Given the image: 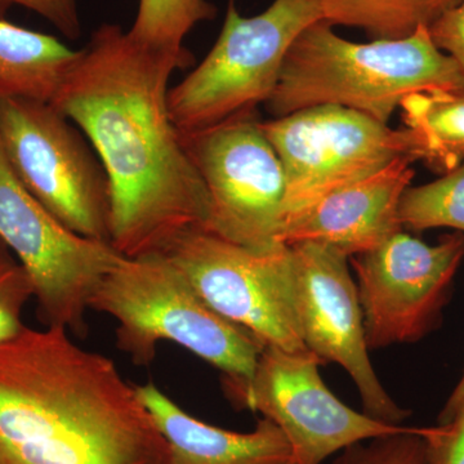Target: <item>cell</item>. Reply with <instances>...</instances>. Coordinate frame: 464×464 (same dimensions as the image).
I'll return each mask as SVG.
<instances>
[{"instance_id": "7402d4cb", "label": "cell", "mask_w": 464, "mask_h": 464, "mask_svg": "<svg viewBox=\"0 0 464 464\" xmlns=\"http://www.w3.org/2000/svg\"><path fill=\"white\" fill-rule=\"evenodd\" d=\"M32 298L34 286L29 274L0 240V343L26 328L23 314Z\"/></svg>"}, {"instance_id": "8fae6325", "label": "cell", "mask_w": 464, "mask_h": 464, "mask_svg": "<svg viewBox=\"0 0 464 464\" xmlns=\"http://www.w3.org/2000/svg\"><path fill=\"white\" fill-rule=\"evenodd\" d=\"M322 362L308 350L265 347L252 380L228 398L282 430L292 464H322L357 442L411 429L382 422L335 398L319 373Z\"/></svg>"}, {"instance_id": "603a6c76", "label": "cell", "mask_w": 464, "mask_h": 464, "mask_svg": "<svg viewBox=\"0 0 464 464\" xmlns=\"http://www.w3.org/2000/svg\"><path fill=\"white\" fill-rule=\"evenodd\" d=\"M431 464H464V399L447 406L441 423L423 431Z\"/></svg>"}, {"instance_id": "6da1fadb", "label": "cell", "mask_w": 464, "mask_h": 464, "mask_svg": "<svg viewBox=\"0 0 464 464\" xmlns=\"http://www.w3.org/2000/svg\"><path fill=\"white\" fill-rule=\"evenodd\" d=\"M192 63L190 51L154 50L103 24L52 102L105 168L110 244L123 257L164 253L185 232L206 227L207 188L168 106L170 76Z\"/></svg>"}, {"instance_id": "ba28073f", "label": "cell", "mask_w": 464, "mask_h": 464, "mask_svg": "<svg viewBox=\"0 0 464 464\" xmlns=\"http://www.w3.org/2000/svg\"><path fill=\"white\" fill-rule=\"evenodd\" d=\"M0 240L29 274L39 317L76 335L103 277L123 256L109 243L70 231L27 190L0 140Z\"/></svg>"}, {"instance_id": "7c38bea8", "label": "cell", "mask_w": 464, "mask_h": 464, "mask_svg": "<svg viewBox=\"0 0 464 464\" xmlns=\"http://www.w3.org/2000/svg\"><path fill=\"white\" fill-rule=\"evenodd\" d=\"M293 301L302 340L322 362L342 366L356 384L364 413L391 424L411 415L378 380L366 343L364 319L348 257L313 241L290 244Z\"/></svg>"}, {"instance_id": "9a60e30c", "label": "cell", "mask_w": 464, "mask_h": 464, "mask_svg": "<svg viewBox=\"0 0 464 464\" xmlns=\"http://www.w3.org/2000/svg\"><path fill=\"white\" fill-rule=\"evenodd\" d=\"M170 449V464H289L292 450L276 424L262 418L253 431L219 429L192 417L154 383L136 386Z\"/></svg>"}, {"instance_id": "cb8c5ba5", "label": "cell", "mask_w": 464, "mask_h": 464, "mask_svg": "<svg viewBox=\"0 0 464 464\" xmlns=\"http://www.w3.org/2000/svg\"><path fill=\"white\" fill-rule=\"evenodd\" d=\"M14 7H23L44 18L67 39H78L82 25L76 0H0V18Z\"/></svg>"}, {"instance_id": "3957f363", "label": "cell", "mask_w": 464, "mask_h": 464, "mask_svg": "<svg viewBox=\"0 0 464 464\" xmlns=\"http://www.w3.org/2000/svg\"><path fill=\"white\" fill-rule=\"evenodd\" d=\"M436 90L464 91V78L433 43L430 27L399 41L355 43L317 21L289 48L266 109L282 118L337 105L389 124L406 96Z\"/></svg>"}, {"instance_id": "52a82bcc", "label": "cell", "mask_w": 464, "mask_h": 464, "mask_svg": "<svg viewBox=\"0 0 464 464\" xmlns=\"http://www.w3.org/2000/svg\"><path fill=\"white\" fill-rule=\"evenodd\" d=\"M9 163L43 207L70 231L110 244V186L87 137L50 102L0 100Z\"/></svg>"}, {"instance_id": "5bb4252c", "label": "cell", "mask_w": 464, "mask_h": 464, "mask_svg": "<svg viewBox=\"0 0 464 464\" xmlns=\"http://www.w3.org/2000/svg\"><path fill=\"white\" fill-rule=\"evenodd\" d=\"M413 159L400 158L372 176L333 191L284 235V244L313 241L348 257L401 231L399 207L414 179Z\"/></svg>"}, {"instance_id": "ac0fdd59", "label": "cell", "mask_w": 464, "mask_h": 464, "mask_svg": "<svg viewBox=\"0 0 464 464\" xmlns=\"http://www.w3.org/2000/svg\"><path fill=\"white\" fill-rule=\"evenodd\" d=\"M322 21L362 29L372 41H399L430 27L462 0H315Z\"/></svg>"}, {"instance_id": "4fadbf2b", "label": "cell", "mask_w": 464, "mask_h": 464, "mask_svg": "<svg viewBox=\"0 0 464 464\" xmlns=\"http://www.w3.org/2000/svg\"><path fill=\"white\" fill-rule=\"evenodd\" d=\"M464 256V237L435 246L398 231L350 257L369 350L411 343L431 328Z\"/></svg>"}, {"instance_id": "9c48e42d", "label": "cell", "mask_w": 464, "mask_h": 464, "mask_svg": "<svg viewBox=\"0 0 464 464\" xmlns=\"http://www.w3.org/2000/svg\"><path fill=\"white\" fill-rule=\"evenodd\" d=\"M182 139L209 198L203 230L249 249L283 246L285 173L256 110Z\"/></svg>"}, {"instance_id": "30bf717a", "label": "cell", "mask_w": 464, "mask_h": 464, "mask_svg": "<svg viewBox=\"0 0 464 464\" xmlns=\"http://www.w3.org/2000/svg\"><path fill=\"white\" fill-rule=\"evenodd\" d=\"M219 315L264 347L306 351L293 301L289 246L255 250L203 230L182 234L164 252Z\"/></svg>"}, {"instance_id": "ffe728a7", "label": "cell", "mask_w": 464, "mask_h": 464, "mask_svg": "<svg viewBox=\"0 0 464 464\" xmlns=\"http://www.w3.org/2000/svg\"><path fill=\"white\" fill-rule=\"evenodd\" d=\"M399 221L413 231L447 227L464 232V161L436 181L409 186L400 201Z\"/></svg>"}, {"instance_id": "484cf974", "label": "cell", "mask_w": 464, "mask_h": 464, "mask_svg": "<svg viewBox=\"0 0 464 464\" xmlns=\"http://www.w3.org/2000/svg\"><path fill=\"white\" fill-rule=\"evenodd\" d=\"M464 399V374L462 380H460L459 384H458L457 389L454 390L453 395L449 399L447 406H454L457 405L458 402L462 401Z\"/></svg>"}, {"instance_id": "7a4b0ae2", "label": "cell", "mask_w": 464, "mask_h": 464, "mask_svg": "<svg viewBox=\"0 0 464 464\" xmlns=\"http://www.w3.org/2000/svg\"><path fill=\"white\" fill-rule=\"evenodd\" d=\"M0 464H170L136 386L57 326L0 343Z\"/></svg>"}, {"instance_id": "d4e9b609", "label": "cell", "mask_w": 464, "mask_h": 464, "mask_svg": "<svg viewBox=\"0 0 464 464\" xmlns=\"http://www.w3.org/2000/svg\"><path fill=\"white\" fill-rule=\"evenodd\" d=\"M430 34L438 48L453 58L464 78V0L439 17L430 26Z\"/></svg>"}, {"instance_id": "4316f807", "label": "cell", "mask_w": 464, "mask_h": 464, "mask_svg": "<svg viewBox=\"0 0 464 464\" xmlns=\"http://www.w3.org/2000/svg\"><path fill=\"white\" fill-rule=\"evenodd\" d=\"M289 464H292V463H289Z\"/></svg>"}, {"instance_id": "44dd1931", "label": "cell", "mask_w": 464, "mask_h": 464, "mask_svg": "<svg viewBox=\"0 0 464 464\" xmlns=\"http://www.w3.org/2000/svg\"><path fill=\"white\" fill-rule=\"evenodd\" d=\"M424 429L357 442L341 451L333 464H431Z\"/></svg>"}, {"instance_id": "d6986e66", "label": "cell", "mask_w": 464, "mask_h": 464, "mask_svg": "<svg viewBox=\"0 0 464 464\" xmlns=\"http://www.w3.org/2000/svg\"><path fill=\"white\" fill-rule=\"evenodd\" d=\"M217 16L208 0H139V11L128 34L134 41L168 53L188 52L183 42L195 26Z\"/></svg>"}, {"instance_id": "e0dca14e", "label": "cell", "mask_w": 464, "mask_h": 464, "mask_svg": "<svg viewBox=\"0 0 464 464\" xmlns=\"http://www.w3.org/2000/svg\"><path fill=\"white\" fill-rule=\"evenodd\" d=\"M400 109L420 160L444 174L464 161V91L418 92L406 96Z\"/></svg>"}, {"instance_id": "5b68a950", "label": "cell", "mask_w": 464, "mask_h": 464, "mask_svg": "<svg viewBox=\"0 0 464 464\" xmlns=\"http://www.w3.org/2000/svg\"><path fill=\"white\" fill-rule=\"evenodd\" d=\"M322 21L315 0H274L246 17L228 0L224 25L206 58L168 93L173 123L197 132L267 102L299 34Z\"/></svg>"}, {"instance_id": "277c9868", "label": "cell", "mask_w": 464, "mask_h": 464, "mask_svg": "<svg viewBox=\"0 0 464 464\" xmlns=\"http://www.w3.org/2000/svg\"><path fill=\"white\" fill-rule=\"evenodd\" d=\"M90 308L115 320L116 344L134 364H151L159 343L172 342L218 369L227 393L252 380L265 348L213 310L164 253L121 257Z\"/></svg>"}, {"instance_id": "8992f818", "label": "cell", "mask_w": 464, "mask_h": 464, "mask_svg": "<svg viewBox=\"0 0 464 464\" xmlns=\"http://www.w3.org/2000/svg\"><path fill=\"white\" fill-rule=\"evenodd\" d=\"M262 130L285 173L282 241L326 195L377 173L396 159L420 160L411 130H392L337 105L313 106L262 121Z\"/></svg>"}, {"instance_id": "2e32d148", "label": "cell", "mask_w": 464, "mask_h": 464, "mask_svg": "<svg viewBox=\"0 0 464 464\" xmlns=\"http://www.w3.org/2000/svg\"><path fill=\"white\" fill-rule=\"evenodd\" d=\"M78 56L56 36L0 18V100L53 102Z\"/></svg>"}]
</instances>
